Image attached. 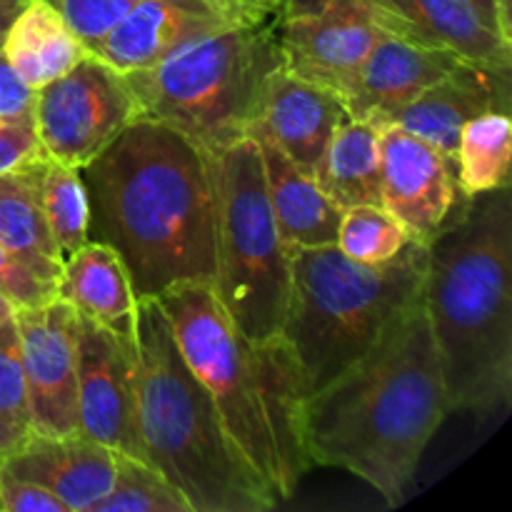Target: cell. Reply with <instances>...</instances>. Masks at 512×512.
Masks as SVG:
<instances>
[{
	"label": "cell",
	"mask_w": 512,
	"mask_h": 512,
	"mask_svg": "<svg viewBox=\"0 0 512 512\" xmlns=\"http://www.w3.org/2000/svg\"><path fill=\"white\" fill-rule=\"evenodd\" d=\"M78 170L88 195V240L118 253L135 298L213 283V153L173 125L138 118Z\"/></svg>",
	"instance_id": "1"
},
{
	"label": "cell",
	"mask_w": 512,
	"mask_h": 512,
	"mask_svg": "<svg viewBox=\"0 0 512 512\" xmlns=\"http://www.w3.org/2000/svg\"><path fill=\"white\" fill-rule=\"evenodd\" d=\"M448 415L438 350L418 298L370 353L305 400V450L313 465L348 470L395 508Z\"/></svg>",
	"instance_id": "2"
},
{
	"label": "cell",
	"mask_w": 512,
	"mask_h": 512,
	"mask_svg": "<svg viewBox=\"0 0 512 512\" xmlns=\"http://www.w3.org/2000/svg\"><path fill=\"white\" fill-rule=\"evenodd\" d=\"M512 195L468 198L428 243L420 298L450 413L480 418L512 398Z\"/></svg>",
	"instance_id": "3"
},
{
	"label": "cell",
	"mask_w": 512,
	"mask_h": 512,
	"mask_svg": "<svg viewBox=\"0 0 512 512\" xmlns=\"http://www.w3.org/2000/svg\"><path fill=\"white\" fill-rule=\"evenodd\" d=\"M135 405L145 463L193 512H268L280 500L230 438L155 298L135 308Z\"/></svg>",
	"instance_id": "4"
},
{
	"label": "cell",
	"mask_w": 512,
	"mask_h": 512,
	"mask_svg": "<svg viewBox=\"0 0 512 512\" xmlns=\"http://www.w3.org/2000/svg\"><path fill=\"white\" fill-rule=\"evenodd\" d=\"M428 245L410 240L393 260L365 265L338 245L290 248V300L283 338L308 398L365 353L420 298Z\"/></svg>",
	"instance_id": "5"
},
{
	"label": "cell",
	"mask_w": 512,
	"mask_h": 512,
	"mask_svg": "<svg viewBox=\"0 0 512 512\" xmlns=\"http://www.w3.org/2000/svg\"><path fill=\"white\" fill-rule=\"evenodd\" d=\"M275 20L278 15L238 20L150 68L125 73L143 118L173 125L213 155L245 138L283 65Z\"/></svg>",
	"instance_id": "6"
},
{
	"label": "cell",
	"mask_w": 512,
	"mask_h": 512,
	"mask_svg": "<svg viewBox=\"0 0 512 512\" xmlns=\"http://www.w3.org/2000/svg\"><path fill=\"white\" fill-rule=\"evenodd\" d=\"M215 275L210 290L250 343L283 335L290 300V248L265 188L263 160L250 135L218 150Z\"/></svg>",
	"instance_id": "7"
},
{
	"label": "cell",
	"mask_w": 512,
	"mask_h": 512,
	"mask_svg": "<svg viewBox=\"0 0 512 512\" xmlns=\"http://www.w3.org/2000/svg\"><path fill=\"white\" fill-rule=\"evenodd\" d=\"M155 300L168 315L185 363L210 393L233 443L285 503L255 343L230 323L210 285H180Z\"/></svg>",
	"instance_id": "8"
},
{
	"label": "cell",
	"mask_w": 512,
	"mask_h": 512,
	"mask_svg": "<svg viewBox=\"0 0 512 512\" xmlns=\"http://www.w3.org/2000/svg\"><path fill=\"white\" fill-rule=\"evenodd\" d=\"M143 118L128 75L88 53L33 93V120L45 155L83 168L133 120Z\"/></svg>",
	"instance_id": "9"
},
{
	"label": "cell",
	"mask_w": 512,
	"mask_h": 512,
	"mask_svg": "<svg viewBox=\"0 0 512 512\" xmlns=\"http://www.w3.org/2000/svg\"><path fill=\"white\" fill-rule=\"evenodd\" d=\"M20 340L30 430L78 433V313L63 298L13 315Z\"/></svg>",
	"instance_id": "10"
},
{
	"label": "cell",
	"mask_w": 512,
	"mask_h": 512,
	"mask_svg": "<svg viewBox=\"0 0 512 512\" xmlns=\"http://www.w3.org/2000/svg\"><path fill=\"white\" fill-rule=\"evenodd\" d=\"M380 193L383 208L423 245L468 203L460 190L458 165L428 140L393 123L380 125Z\"/></svg>",
	"instance_id": "11"
},
{
	"label": "cell",
	"mask_w": 512,
	"mask_h": 512,
	"mask_svg": "<svg viewBox=\"0 0 512 512\" xmlns=\"http://www.w3.org/2000/svg\"><path fill=\"white\" fill-rule=\"evenodd\" d=\"M78 433L143 458L135 405V340L78 315Z\"/></svg>",
	"instance_id": "12"
},
{
	"label": "cell",
	"mask_w": 512,
	"mask_h": 512,
	"mask_svg": "<svg viewBox=\"0 0 512 512\" xmlns=\"http://www.w3.org/2000/svg\"><path fill=\"white\" fill-rule=\"evenodd\" d=\"M383 25L370 0H338L320 13L275 20V43L288 73L343 98Z\"/></svg>",
	"instance_id": "13"
},
{
	"label": "cell",
	"mask_w": 512,
	"mask_h": 512,
	"mask_svg": "<svg viewBox=\"0 0 512 512\" xmlns=\"http://www.w3.org/2000/svg\"><path fill=\"white\" fill-rule=\"evenodd\" d=\"M245 18L228 0H140L93 53L120 73H133Z\"/></svg>",
	"instance_id": "14"
},
{
	"label": "cell",
	"mask_w": 512,
	"mask_h": 512,
	"mask_svg": "<svg viewBox=\"0 0 512 512\" xmlns=\"http://www.w3.org/2000/svg\"><path fill=\"white\" fill-rule=\"evenodd\" d=\"M390 33L460 60L512 68V40L475 0H370Z\"/></svg>",
	"instance_id": "15"
},
{
	"label": "cell",
	"mask_w": 512,
	"mask_h": 512,
	"mask_svg": "<svg viewBox=\"0 0 512 512\" xmlns=\"http://www.w3.org/2000/svg\"><path fill=\"white\" fill-rule=\"evenodd\" d=\"M512 68H495L463 60L448 75L400 108L388 123L428 140L455 163L465 123L488 110L510 113ZM385 125V123H383Z\"/></svg>",
	"instance_id": "16"
},
{
	"label": "cell",
	"mask_w": 512,
	"mask_h": 512,
	"mask_svg": "<svg viewBox=\"0 0 512 512\" xmlns=\"http://www.w3.org/2000/svg\"><path fill=\"white\" fill-rule=\"evenodd\" d=\"M463 60L445 50L425 48L383 28L373 50L360 65L343 103L350 118L383 125L400 108L438 83Z\"/></svg>",
	"instance_id": "17"
},
{
	"label": "cell",
	"mask_w": 512,
	"mask_h": 512,
	"mask_svg": "<svg viewBox=\"0 0 512 512\" xmlns=\"http://www.w3.org/2000/svg\"><path fill=\"white\" fill-rule=\"evenodd\" d=\"M0 468L48 488L70 512H90L113 483L115 455L80 433L40 435L30 430L20 448L0 460Z\"/></svg>",
	"instance_id": "18"
},
{
	"label": "cell",
	"mask_w": 512,
	"mask_h": 512,
	"mask_svg": "<svg viewBox=\"0 0 512 512\" xmlns=\"http://www.w3.org/2000/svg\"><path fill=\"white\" fill-rule=\"evenodd\" d=\"M350 118L340 95L288 73L280 65L265 88L255 123L308 175H315L335 130Z\"/></svg>",
	"instance_id": "19"
},
{
	"label": "cell",
	"mask_w": 512,
	"mask_h": 512,
	"mask_svg": "<svg viewBox=\"0 0 512 512\" xmlns=\"http://www.w3.org/2000/svg\"><path fill=\"white\" fill-rule=\"evenodd\" d=\"M250 138L258 143L263 160L265 188L273 215L288 248L335 245L343 210L323 193L318 180L300 170L258 123L250 125Z\"/></svg>",
	"instance_id": "20"
},
{
	"label": "cell",
	"mask_w": 512,
	"mask_h": 512,
	"mask_svg": "<svg viewBox=\"0 0 512 512\" xmlns=\"http://www.w3.org/2000/svg\"><path fill=\"white\" fill-rule=\"evenodd\" d=\"M58 298L73 305L80 318L103 325L128 343L135 340L138 298L123 260L108 245L88 240L83 248L63 260Z\"/></svg>",
	"instance_id": "21"
},
{
	"label": "cell",
	"mask_w": 512,
	"mask_h": 512,
	"mask_svg": "<svg viewBox=\"0 0 512 512\" xmlns=\"http://www.w3.org/2000/svg\"><path fill=\"white\" fill-rule=\"evenodd\" d=\"M85 55L88 48L43 0H28L3 43V58L33 93L68 73Z\"/></svg>",
	"instance_id": "22"
},
{
	"label": "cell",
	"mask_w": 512,
	"mask_h": 512,
	"mask_svg": "<svg viewBox=\"0 0 512 512\" xmlns=\"http://www.w3.org/2000/svg\"><path fill=\"white\" fill-rule=\"evenodd\" d=\"M340 210L383 205L380 193V125L345 118L313 175Z\"/></svg>",
	"instance_id": "23"
},
{
	"label": "cell",
	"mask_w": 512,
	"mask_h": 512,
	"mask_svg": "<svg viewBox=\"0 0 512 512\" xmlns=\"http://www.w3.org/2000/svg\"><path fill=\"white\" fill-rule=\"evenodd\" d=\"M45 158V155H43ZM0 175V243L40 278L58 283L63 260L50 238L40 203V160Z\"/></svg>",
	"instance_id": "24"
},
{
	"label": "cell",
	"mask_w": 512,
	"mask_h": 512,
	"mask_svg": "<svg viewBox=\"0 0 512 512\" xmlns=\"http://www.w3.org/2000/svg\"><path fill=\"white\" fill-rule=\"evenodd\" d=\"M512 160V120L503 110H488L465 123L458 140V180L468 198L508 188Z\"/></svg>",
	"instance_id": "25"
},
{
	"label": "cell",
	"mask_w": 512,
	"mask_h": 512,
	"mask_svg": "<svg viewBox=\"0 0 512 512\" xmlns=\"http://www.w3.org/2000/svg\"><path fill=\"white\" fill-rule=\"evenodd\" d=\"M40 203L60 260L88 243V195L78 168L45 155L40 160Z\"/></svg>",
	"instance_id": "26"
},
{
	"label": "cell",
	"mask_w": 512,
	"mask_h": 512,
	"mask_svg": "<svg viewBox=\"0 0 512 512\" xmlns=\"http://www.w3.org/2000/svg\"><path fill=\"white\" fill-rule=\"evenodd\" d=\"M113 455V483L90 512H193L178 488H173L153 465L133 455Z\"/></svg>",
	"instance_id": "27"
},
{
	"label": "cell",
	"mask_w": 512,
	"mask_h": 512,
	"mask_svg": "<svg viewBox=\"0 0 512 512\" xmlns=\"http://www.w3.org/2000/svg\"><path fill=\"white\" fill-rule=\"evenodd\" d=\"M410 240L403 223L383 205H358L343 210L335 245L355 263L380 265L393 260Z\"/></svg>",
	"instance_id": "28"
},
{
	"label": "cell",
	"mask_w": 512,
	"mask_h": 512,
	"mask_svg": "<svg viewBox=\"0 0 512 512\" xmlns=\"http://www.w3.org/2000/svg\"><path fill=\"white\" fill-rule=\"evenodd\" d=\"M65 20L75 38L93 53L100 40L140 3V0H43Z\"/></svg>",
	"instance_id": "29"
},
{
	"label": "cell",
	"mask_w": 512,
	"mask_h": 512,
	"mask_svg": "<svg viewBox=\"0 0 512 512\" xmlns=\"http://www.w3.org/2000/svg\"><path fill=\"white\" fill-rule=\"evenodd\" d=\"M0 415L30 430L28 388L13 318L0 325Z\"/></svg>",
	"instance_id": "30"
},
{
	"label": "cell",
	"mask_w": 512,
	"mask_h": 512,
	"mask_svg": "<svg viewBox=\"0 0 512 512\" xmlns=\"http://www.w3.org/2000/svg\"><path fill=\"white\" fill-rule=\"evenodd\" d=\"M0 293L18 313L58 298V283L40 278L28 263L0 243Z\"/></svg>",
	"instance_id": "31"
},
{
	"label": "cell",
	"mask_w": 512,
	"mask_h": 512,
	"mask_svg": "<svg viewBox=\"0 0 512 512\" xmlns=\"http://www.w3.org/2000/svg\"><path fill=\"white\" fill-rule=\"evenodd\" d=\"M43 155L45 150L35 130L33 108L28 113L0 118V175L13 173Z\"/></svg>",
	"instance_id": "32"
},
{
	"label": "cell",
	"mask_w": 512,
	"mask_h": 512,
	"mask_svg": "<svg viewBox=\"0 0 512 512\" xmlns=\"http://www.w3.org/2000/svg\"><path fill=\"white\" fill-rule=\"evenodd\" d=\"M0 510L3 512H70L68 505L43 485L0 468Z\"/></svg>",
	"instance_id": "33"
},
{
	"label": "cell",
	"mask_w": 512,
	"mask_h": 512,
	"mask_svg": "<svg viewBox=\"0 0 512 512\" xmlns=\"http://www.w3.org/2000/svg\"><path fill=\"white\" fill-rule=\"evenodd\" d=\"M33 108V90L18 78L0 53V118L28 113Z\"/></svg>",
	"instance_id": "34"
},
{
	"label": "cell",
	"mask_w": 512,
	"mask_h": 512,
	"mask_svg": "<svg viewBox=\"0 0 512 512\" xmlns=\"http://www.w3.org/2000/svg\"><path fill=\"white\" fill-rule=\"evenodd\" d=\"M28 433V428H23V425L13 423V420L0 415V460L8 458L15 448H20V443L28 438Z\"/></svg>",
	"instance_id": "35"
},
{
	"label": "cell",
	"mask_w": 512,
	"mask_h": 512,
	"mask_svg": "<svg viewBox=\"0 0 512 512\" xmlns=\"http://www.w3.org/2000/svg\"><path fill=\"white\" fill-rule=\"evenodd\" d=\"M228 3L248 18H270L278 15L283 0H228Z\"/></svg>",
	"instance_id": "36"
},
{
	"label": "cell",
	"mask_w": 512,
	"mask_h": 512,
	"mask_svg": "<svg viewBox=\"0 0 512 512\" xmlns=\"http://www.w3.org/2000/svg\"><path fill=\"white\" fill-rule=\"evenodd\" d=\"M338 3V0H283L278 10V18H295V15H310L320 13L328 5Z\"/></svg>",
	"instance_id": "37"
},
{
	"label": "cell",
	"mask_w": 512,
	"mask_h": 512,
	"mask_svg": "<svg viewBox=\"0 0 512 512\" xmlns=\"http://www.w3.org/2000/svg\"><path fill=\"white\" fill-rule=\"evenodd\" d=\"M25 5H28V0H0V53H3V43L8 38L10 25H13V20L18 18Z\"/></svg>",
	"instance_id": "38"
},
{
	"label": "cell",
	"mask_w": 512,
	"mask_h": 512,
	"mask_svg": "<svg viewBox=\"0 0 512 512\" xmlns=\"http://www.w3.org/2000/svg\"><path fill=\"white\" fill-rule=\"evenodd\" d=\"M495 10H498L500 28L512 40V0H495Z\"/></svg>",
	"instance_id": "39"
},
{
	"label": "cell",
	"mask_w": 512,
	"mask_h": 512,
	"mask_svg": "<svg viewBox=\"0 0 512 512\" xmlns=\"http://www.w3.org/2000/svg\"><path fill=\"white\" fill-rule=\"evenodd\" d=\"M13 315H15L13 305H10L8 300H5V295L0 293V325H3V323H8V320L13 318Z\"/></svg>",
	"instance_id": "40"
},
{
	"label": "cell",
	"mask_w": 512,
	"mask_h": 512,
	"mask_svg": "<svg viewBox=\"0 0 512 512\" xmlns=\"http://www.w3.org/2000/svg\"><path fill=\"white\" fill-rule=\"evenodd\" d=\"M475 3H478L480 8L485 10V13H488V15H493V18L498 20V10H495V0H475ZM498 25H500V23H498ZM500 30H503V28H500Z\"/></svg>",
	"instance_id": "41"
}]
</instances>
